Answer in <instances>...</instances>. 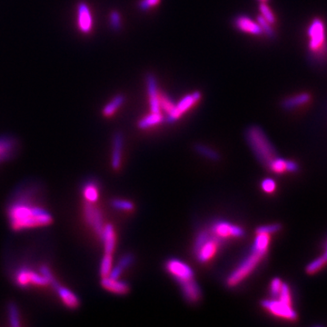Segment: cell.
I'll list each match as a JSON object with an SVG mask.
<instances>
[{
    "label": "cell",
    "mask_w": 327,
    "mask_h": 327,
    "mask_svg": "<svg viewBox=\"0 0 327 327\" xmlns=\"http://www.w3.org/2000/svg\"><path fill=\"white\" fill-rule=\"evenodd\" d=\"M223 240L219 239L217 236L211 234L208 240L203 244L196 252V258L200 263H206L209 261L213 256L217 254L218 247Z\"/></svg>",
    "instance_id": "13"
},
{
    "label": "cell",
    "mask_w": 327,
    "mask_h": 327,
    "mask_svg": "<svg viewBox=\"0 0 327 327\" xmlns=\"http://www.w3.org/2000/svg\"><path fill=\"white\" fill-rule=\"evenodd\" d=\"M270 234H256V237L254 239L253 249L259 250V251H268L269 245H270Z\"/></svg>",
    "instance_id": "27"
},
{
    "label": "cell",
    "mask_w": 327,
    "mask_h": 327,
    "mask_svg": "<svg viewBox=\"0 0 327 327\" xmlns=\"http://www.w3.org/2000/svg\"><path fill=\"white\" fill-rule=\"evenodd\" d=\"M212 234L221 240L230 237L241 238L245 235V230L238 225H234L227 221H217L210 228Z\"/></svg>",
    "instance_id": "9"
},
{
    "label": "cell",
    "mask_w": 327,
    "mask_h": 327,
    "mask_svg": "<svg viewBox=\"0 0 327 327\" xmlns=\"http://www.w3.org/2000/svg\"><path fill=\"white\" fill-rule=\"evenodd\" d=\"M0 162H1V161H0Z\"/></svg>",
    "instance_id": "44"
},
{
    "label": "cell",
    "mask_w": 327,
    "mask_h": 327,
    "mask_svg": "<svg viewBox=\"0 0 327 327\" xmlns=\"http://www.w3.org/2000/svg\"><path fill=\"white\" fill-rule=\"evenodd\" d=\"M195 150L197 154L201 155L203 157L208 158V159L213 160V161H218L220 158L219 154L213 148H211L207 145H203V144H196L195 145Z\"/></svg>",
    "instance_id": "25"
},
{
    "label": "cell",
    "mask_w": 327,
    "mask_h": 327,
    "mask_svg": "<svg viewBox=\"0 0 327 327\" xmlns=\"http://www.w3.org/2000/svg\"><path fill=\"white\" fill-rule=\"evenodd\" d=\"M7 218L14 231L47 226L53 223V217L43 206L33 203L30 196L21 193L7 207Z\"/></svg>",
    "instance_id": "1"
},
{
    "label": "cell",
    "mask_w": 327,
    "mask_h": 327,
    "mask_svg": "<svg viewBox=\"0 0 327 327\" xmlns=\"http://www.w3.org/2000/svg\"><path fill=\"white\" fill-rule=\"evenodd\" d=\"M161 0H140L138 7L141 11H148L155 7H157L160 4Z\"/></svg>",
    "instance_id": "37"
},
{
    "label": "cell",
    "mask_w": 327,
    "mask_h": 327,
    "mask_svg": "<svg viewBox=\"0 0 327 327\" xmlns=\"http://www.w3.org/2000/svg\"><path fill=\"white\" fill-rule=\"evenodd\" d=\"M7 313H8V321L11 327H18L21 326L19 311L15 303H9L7 305Z\"/></svg>",
    "instance_id": "24"
},
{
    "label": "cell",
    "mask_w": 327,
    "mask_h": 327,
    "mask_svg": "<svg viewBox=\"0 0 327 327\" xmlns=\"http://www.w3.org/2000/svg\"><path fill=\"white\" fill-rule=\"evenodd\" d=\"M256 21L259 24L263 34L266 35V36H268L269 38H274L276 36V32H275V29L273 28V25L270 24L268 21H266L262 16L261 15L256 17Z\"/></svg>",
    "instance_id": "30"
},
{
    "label": "cell",
    "mask_w": 327,
    "mask_h": 327,
    "mask_svg": "<svg viewBox=\"0 0 327 327\" xmlns=\"http://www.w3.org/2000/svg\"><path fill=\"white\" fill-rule=\"evenodd\" d=\"M167 272L179 283H187L195 279V273L187 264L176 258L169 259L166 263Z\"/></svg>",
    "instance_id": "8"
},
{
    "label": "cell",
    "mask_w": 327,
    "mask_h": 327,
    "mask_svg": "<svg viewBox=\"0 0 327 327\" xmlns=\"http://www.w3.org/2000/svg\"><path fill=\"white\" fill-rule=\"evenodd\" d=\"M202 99V93L199 91H194L192 93L186 94L180 101L174 105L173 110L167 115L165 120L167 123H174L183 115H185L188 110L194 108L198 102Z\"/></svg>",
    "instance_id": "5"
},
{
    "label": "cell",
    "mask_w": 327,
    "mask_h": 327,
    "mask_svg": "<svg viewBox=\"0 0 327 327\" xmlns=\"http://www.w3.org/2000/svg\"><path fill=\"white\" fill-rule=\"evenodd\" d=\"M165 121V116L162 113H150L149 115L144 116L138 121V127L140 129H148L153 126H156Z\"/></svg>",
    "instance_id": "21"
},
{
    "label": "cell",
    "mask_w": 327,
    "mask_h": 327,
    "mask_svg": "<svg viewBox=\"0 0 327 327\" xmlns=\"http://www.w3.org/2000/svg\"><path fill=\"white\" fill-rule=\"evenodd\" d=\"M269 170L276 174H282L287 172V160L276 156L267 167Z\"/></svg>",
    "instance_id": "26"
},
{
    "label": "cell",
    "mask_w": 327,
    "mask_h": 327,
    "mask_svg": "<svg viewBox=\"0 0 327 327\" xmlns=\"http://www.w3.org/2000/svg\"><path fill=\"white\" fill-rule=\"evenodd\" d=\"M282 226L279 224H272V225H262L256 228L255 233L256 234H271L279 232L281 230Z\"/></svg>",
    "instance_id": "34"
},
{
    "label": "cell",
    "mask_w": 327,
    "mask_h": 327,
    "mask_svg": "<svg viewBox=\"0 0 327 327\" xmlns=\"http://www.w3.org/2000/svg\"><path fill=\"white\" fill-rule=\"evenodd\" d=\"M111 205L117 210L132 211L134 209V203L125 199H113L111 201Z\"/></svg>",
    "instance_id": "32"
},
{
    "label": "cell",
    "mask_w": 327,
    "mask_h": 327,
    "mask_svg": "<svg viewBox=\"0 0 327 327\" xmlns=\"http://www.w3.org/2000/svg\"><path fill=\"white\" fill-rule=\"evenodd\" d=\"M159 102L161 111H165L167 115L173 110L175 105L174 100L168 94L161 91H159Z\"/></svg>",
    "instance_id": "28"
},
{
    "label": "cell",
    "mask_w": 327,
    "mask_h": 327,
    "mask_svg": "<svg viewBox=\"0 0 327 327\" xmlns=\"http://www.w3.org/2000/svg\"><path fill=\"white\" fill-rule=\"evenodd\" d=\"M282 284L283 282L280 278H274L272 280V282L270 283V294L272 296V298H276L278 296L280 290L282 288Z\"/></svg>",
    "instance_id": "36"
},
{
    "label": "cell",
    "mask_w": 327,
    "mask_h": 327,
    "mask_svg": "<svg viewBox=\"0 0 327 327\" xmlns=\"http://www.w3.org/2000/svg\"><path fill=\"white\" fill-rule=\"evenodd\" d=\"M259 3H266L268 2L269 0H257Z\"/></svg>",
    "instance_id": "43"
},
{
    "label": "cell",
    "mask_w": 327,
    "mask_h": 327,
    "mask_svg": "<svg viewBox=\"0 0 327 327\" xmlns=\"http://www.w3.org/2000/svg\"><path fill=\"white\" fill-rule=\"evenodd\" d=\"M133 262H134V256H133V254H126L123 255V256L119 259L117 265H118L119 267H121L123 270H125V269L127 268L130 265H132Z\"/></svg>",
    "instance_id": "41"
},
{
    "label": "cell",
    "mask_w": 327,
    "mask_h": 327,
    "mask_svg": "<svg viewBox=\"0 0 327 327\" xmlns=\"http://www.w3.org/2000/svg\"><path fill=\"white\" fill-rule=\"evenodd\" d=\"M279 300H281L283 303L287 305H293L292 304V294H291L290 287L287 283H283L282 284V288L280 290V293L277 297Z\"/></svg>",
    "instance_id": "33"
},
{
    "label": "cell",
    "mask_w": 327,
    "mask_h": 327,
    "mask_svg": "<svg viewBox=\"0 0 327 327\" xmlns=\"http://www.w3.org/2000/svg\"><path fill=\"white\" fill-rule=\"evenodd\" d=\"M211 236L210 231L207 230H202L201 232L198 233V234L196 235V241H195V246H194V249H195V253L196 251L203 246V244L208 240V238Z\"/></svg>",
    "instance_id": "35"
},
{
    "label": "cell",
    "mask_w": 327,
    "mask_h": 327,
    "mask_svg": "<svg viewBox=\"0 0 327 327\" xmlns=\"http://www.w3.org/2000/svg\"><path fill=\"white\" fill-rule=\"evenodd\" d=\"M125 96L123 94H116L110 101L104 107L103 109V116L106 117H111L114 116L116 113V111L120 109L125 103Z\"/></svg>",
    "instance_id": "22"
},
{
    "label": "cell",
    "mask_w": 327,
    "mask_h": 327,
    "mask_svg": "<svg viewBox=\"0 0 327 327\" xmlns=\"http://www.w3.org/2000/svg\"><path fill=\"white\" fill-rule=\"evenodd\" d=\"M259 10H260V14L262 16L268 21L270 24L275 25L276 22V16L274 14V12L272 11V9L270 7L267 6L266 3H260L259 5Z\"/></svg>",
    "instance_id": "31"
},
{
    "label": "cell",
    "mask_w": 327,
    "mask_h": 327,
    "mask_svg": "<svg viewBox=\"0 0 327 327\" xmlns=\"http://www.w3.org/2000/svg\"><path fill=\"white\" fill-rule=\"evenodd\" d=\"M123 271V269L119 267L118 265H116V267L111 269V272H110L109 276L110 278H113V279H119V277L122 275Z\"/></svg>",
    "instance_id": "42"
},
{
    "label": "cell",
    "mask_w": 327,
    "mask_h": 327,
    "mask_svg": "<svg viewBox=\"0 0 327 327\" xmlns=\"http://www.w3.org/2000/svg\"><path fill=\"white\" fill-rule=\"evenodd\" d=\"M84 218L87 225L100 237L105 226L101 210L94 203L86 201L84 204Z\"/></svg>",
    "instance_id": "10"
},
{
    "label": "cell",
    "mask_w": 327,
    "mask_h": 327,
    "mask_svg": "<svg viewBox=\"0 0 327 327\" xmlns=\"http://www.w3.org/2000/svg\"><path fill=\"white\" fill-rule=\"evenodd\" d=\"M261 305L266 311L276 317L287 321H296L297 319V312H296L293 306L283 303L278 298L263 300Z\"/></svg>",
    "instance_id": "6"
},
{
    "label": "cell",
    "mask_w": 327,
    "mask_h": 327,
    "mask_svg": "<svg viewBox=\"0 0 327 327\" xmlns=\"http://www.w3.org/2000/svg\"><path fill=\"white\" fill-rule=\"evenodd\" d=\"M110 24L111 27L115 30H118L121 28V16L117 11H112L110 14Z\"/></svg>",
    "instance_id": "40"
},
{
    "label": "cell",
    "mask_w": 327,
    "mask_h": 327,
    "mask_svg": "<svg viewBox=\"0 0 327 327\" xmlns=\"http://www.w3.org/2000/svg\"><path fill=\"white\" fill-rule=\"evenodd\" d=\"M247 144L254 152L256 158L265 167L277 156L276 149L265 133L258 125H251L246 131Z\"/></svg>",
    "instance_id": "2"
},
{
    "label": "cell",
    "mask_w": 327,
    "mask_h": 327,
    "mask_svg": "<svg viewBox=\"0 0 327 327\" xmlns=\"http://www.w3.org/2000/svg\"><path fill=\"white\" fill-rule=\"evenodd\" d=\"M266 253L267 252L259 251L252 248L250 254L241 262L239 265L227 277L226 285L229 287H234L238 285L258 266Z\"/></svg>",
    "instance_id": "4"
},
{
    "label": "cell",
    "mask_w": 327,
    "mask_h": 327,
    "mask_svg": "<svg viewBox=\"0 0 327 327\" xmlns=\"http://www.w3.org/2000/svg\"><path fill=\"white\" fill-rule=\"evenodd\" d=\"M53 288L56 290L58 296L67 308L77 309L79 307V298L70 289L61 285L59 283H57Z\"/></svg>",
    "instance_id": "15"
},
{
    "label": "cell",
    "mask_w": 327,
    "mask_h": 327,
    "mask_svg": "<svg viewBox=\"0 0 327 327\" xmlns=\"http://www.w3.org/2000/svg\"><path fill=\"white\" fill-rule=\"evenodd\" d=\"M77 23L80 32L89 34L93 30L94 18L89 7L85 2H80L77 9Z\"/></svg>",
    "instance_id": "11"
},
{
    "label": "cell",
    "mask_w": 327,
    "mask_h": 327,
    "mask_svg": "<svg viewBox=\"0 0 327 327\" xmlns=\"http://www.w3.org/2000/svg\"><path fill=\"white\" fill-rule=\"evenodd\" d=\"M113 265V257L112 254H104L103 258H102L101 264H100V276L101 277H107L109 276L111 269Z\"/></svg>",
    "instance_id": "29"
},
{
    "label": "cell",
    "mask_w": 327,
    "mask_h": 327,
    "mask_svg": "<svg viewBox=\"0 0 327 327\" xmlns=\"http://www.w3.org/2000/svg\"><path fill=\"white\" fill-rule=\"evenodd\" d=\"M39 272H40L44 276H46V277L48 279L49 283H50V285H52V287H54V286L58 283V281L56 280L55 276L53 275V273L51 272L49 267L47 266L46 265H42L39 267Z\"/></svg>",
    "instance_id": "39"
},
{
    "label": "cell",
    "mask_w": 327,
    "mask_h": 327,
    "mask_svg": "<svg viewBox=\"0 0 327 327\" xmlns=\"http://www.w3.org/2000/svg\"><path fill=\"white\" fill-rule=\"evenodd\" d=\"M261 187L264 192L267 194H272L276 191V183L272 178H265L262 181Z\"/></svg>",
    "instance_id": "38"
},
{
    "label": "cell",
    "mask_w": 327,
    "mask_h": 327,
    "mask_svg": "<svg viewBox=\"0 0 327 327\" xmlns=\"http://www.w3.org/2000/svg\"><path fill=\"white\" fill-rule=\"evenodd\" d=\"M83 196L87 202L95 203L99 198V188L94 181H87L82 189Z\"/></svg>",
    "instance_id": "23"
},
{
    "label": "cell",
    "mask_w": 327,
    "mask_h": 327,
    "mask_svg": "<svg viewBox=\"0 0 327 327\" xmlns=\"http://www.w3.org/2000/svg\"><path fill=\"white\" fill-rule=\"evenodd\" d=\"M15 282L20 287H28L29 285L47 286L50 285L48 279L40 272L36 273L32 269L21 267L16 272Z\"/></svg>",
    "instance_id": "7"
},
{
    "label": "cell",
    "mask_w": 327,
    "mask_h": 327,
    "mask_svg": "<svg viewBox=\"0 0 327 327\" xmlns=\"http://www.w3.org/2000/svg\"><path fill=\"white\" fill-rule=\"evenodd\" d=\"M308 50L314 63L327 62V36L326 24L319 17L312 19L308 28Z\"/></svg>",
    "instance_id": "3"
},
{
    "label": "cell",
    "mask_w": 327,
    "mask_h": 327,
    "mask_svg": "<svg viewBox=\"0 0 327 327\" xmlns=\"http://www.w3.org/2000/svg\"><path fill=\"white\" fill-rule=\"evenodd\" d=\"M100 238L103 241L105 253L113 254L116 249V231L113 225L108 224L104 226Z\"/></svg>",
    "instance_id": "19"
},
{
    "label": "cell",
    "mask_w": 327,
    "mask_h": 327,
    "mask_svg": "<svg viewBox=\"0 0 327 327\" xmlns=\"http://www.w3.org/2000/svg\"><path fill=\"white\" fill-rule=\"evenodd\" d=\"M124 137L122 133L118 132L113 138V148L111 166L114 170H118L122 164V152H123Z\"/></svg>",
    "instance_id": "16"
},
{
    "label": "cell",
    "mask_w": 327,
    "mask_h": 327,
    "mask_svg": "<svg viewBox=\"0 0 327 327\" xmlns=\"http://www.w3.org/2000/svg\"><path fill=\"white\" fill-rule=\"evenodd\" d=\"M147 94L149 99V106L152 113H161L159 102V90L157 81L153 74H147L145 78Z\"/></svg>",
    "instance_id": "14"
},
{
    "label": "cell",
    "mask_w": 327,
    "mask_h": 327,
    "mask_svg": "<svg viewBox=\"0 0 327 327\" xmlns=\"http://www.w3.org/2000/svg\"><path fill=\"white\" fill-rule=\"evenodd\" d=\"M101 285L106 290L116 295H125L130 290L128 283L119 279L110 278L109 276L102 277Z\"/></svg>",
    "instance_id": "18"
},
{
    "label": "cell",
    "mask_w": 327,
    "mask_h": 327,
    "mask_svg": "<svg viewBox=\"0 0 327 327\" xmlns=\"http://www.w3.org/2000/svg\"><path fill=\"white\" fill-rule=\"evenodd\" d=\"M311 100V94L308 93H300L294 96L285 98L282 102V108L285 110H292L302 107Z\"/></svg>",
    "instance_id": "20"
},
{
    "label": "cell",
    "mask_w": 327,
    "mask_h": 327,
    "mask_svg": "<svg viewBox=\"0 0 327 327\" xmlns=\"http://www.w3.org/2000/svg\"><path fill=\"white\" fill-rule=\"evenodd\" d=\"M180 286H181L182 294L188 303L195 304L196 302H198L202 296L201 288L198 285V283H196L195 279L187 283H182Z\"/></svg>",
    "instance_id": "17"
},
{
    "label": "cell",
    "mask_w": 327,
    "mask_h": 327,
    "mask_svg": "<svg viewBox=\"0 0 327 327\" xmlns=\"http://www.w3.org/2000/svg\"><path fill=\"white\" fill-rule=\"evenodd\" d=\"M234 27L243 33L253 36H261L263 34L261 28L257 21H254L246 15H239L234 18Z\"/></svg>",
    "instance_id": "12"
}]
</instances>
